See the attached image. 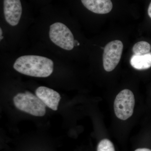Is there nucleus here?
<instances>
[{
  "instance_id": "1",
  "label": "nucleus",
  "mask_w": 151,
  "mask_h": 151,
  "mask_svg": "<svg viewBox=\"0 0 151 151\" xmlns=\"http://www.w3.org/2000/svg\"><path fill=\"white\" fill-rule=\"evenodd\" d=\"M13 67L24 75L45 78L53 72L54 63L52 60L45 57L25 55L18 58L15 61Z\"/></svg>"
},
{
  "instance_id": "2",
  "label": "nucleus",
  "mask_w": 151,
  "mask_h": 151,
  "mask_svg": "<svg viewBox=\"0 0 151 151\" xmlns=\"http://www.w3.org/2000/svg\"><path fill=\"white\" fill-rule=\"evenodd\" d=\"M13 101L17 109L32 116L41 117L46 113V105L36 95L29 92L18 93L14 97Z\"/></svg>"
},
{
  "instance_id": "3",
  "label": "nucleus",
  "mask_w": 151,
  "mask_h": 151,
  "mask_svg": "<svg viewBox=\"0 0 151 151\" xmlns=\"http://www.w3.org/2000/svg\"><path fill=\"white\" fill-rule=\"evenodd\" d=\"M50 40L57 46L66 50H71L75 46L74 37L70 29L62 23H54L50 26Z\"/></svg>"
},
{
  "instance_id": "4",
  "label": "nucleus",
  "mask_w": 151,
  "mask_h": 151,
  "mask_svg": "<svg viewBox=\"0 0 151 151\" xmlns=\"http://www.w3.org/2000/svg\"><path fill=\"white\" fill-rule=\"evenodd\" d=\"M135 100L132 91L122 90L117 95L114 103V109L116 117L125 121L130 118L134 113Z\"/></svg>"
},
{
  "instance_id": "5",
  "label": "nucleus",
  "mask_w": 151,
  "mask_h": 151,
  "mask_svg": "<svg viewBox=\"0 0 151 151\" xmlns=\"http://www.w3.org/2000/svg\"><path fill=\"white\" fill-rule=\"evenodd\" d=\"M123 48V44L119 40L112 41L104 47L103 64L106 71L111 72L116 68L122 57Z\"/></svg>"
},
{
  "instance_id": "6",
  "label": "nucleus",
  "mask_w": 151,
  "mask_h": 151,
  "mask_svg": "<svg viewBox=\"0 0 151 151\" xmlns=\"http://www.w3.org/2000/svg\"><path fill=\"white\" fill-rule=\"evenodd\" d=\"M4 12L6 22L12 26H17L22 12L20 0H4Z\"/></svg>"
},
{
  "instance_id": "7",
  "label": "nucleus",
  "mask_w": 151,
  "mask_h": 151,
  "mask_svg": "<svg viewBox=\"0 0 151 151\" xmlns=\"http://www.w3.org/2000/svg\"><path fill=\"white\" fill-rule=\"evenodd\" d=\"M35 94L48 108L55 111L58 109L61 97L56 91L46 86H40L36 90Z\"/></svg>"
},
{
  "instance_id": "8",
  "label": "nucleus",
  "mask_w": 151,
  "mask_h": 151,
  "mask_svg": "<svg viewBox=\"0 0 151 151\" xmlns=\"http://www.w3.org/2000/svg\"><path fill=\"white\" fill-rule=\"evenodd\" d=\"M83 5L94 13L106 14L113 9L111 0H81Z\"/></svg>"
},
{
  "instance_id": "9",
  "label": "nucleus",
  "mask_w": 151,
  "mask_h": 151,
  "mask_svg": "<svg viewBox=\"0 0 151 151\" xmlns=\"http://www.w3.org/2000/svg\"><path fill=\"white\" fill-rule=\"evenodd\" d=\"M130 63L137 70H145L151 67V52L142 55H134L131 58Z\"/></svg>"
},
{
  "instance_id": "10",
  "label": "nucleus",
  "mask_w": 151,
  "mask_h": 151,
  "mask_svg": "<svg viewBox=\"0 0 151 151\" xmlns=\"http://www.w3.org/2000/svg\"><path fill=\"white\" fill-rule=\"evenodd\" d=\"M151 46L148 42L140 41L135 44L132 48L133 52L135 55H142L150 52Z\"/></svg>"
},
{
  "instance_id": "11",
  "label": "nucleus",
  "mask_w": 151,
  "mask_h": 151,
  "mask_svg": "<svg viewBox=\"0 0 151 151\" xmlns=\"http://www.w3.org/2000/svg\"><path fill=\"white\" fill-rule=\"evenodd\" d=\"M97 151H115V150L111 141L108 139H104L98 144Z\"/></svg>"
},
{
  "instance_id": "12",
  "label": "nucleus",
  "mask_w": 151,
  "mask_h": 151,
  "mask_svg": "<svg viewBox=\"0 0 151 151\" xmlns=\"http://www.w3.org/2000/svg\"><path fill=\"white\" fill-rule=\"evenodd\" d=\"M135 151H151V150L147 148H139L137 149Z\"/></svg>"
},
{
  "instance_id": "13",
  "label": "nucleus",
  "mask_w": 151,
  "mask_h": 151,
  "mask_svg": "<svg viewBox=\"0 0 151 151\" xmlns=\"http://www.w3.org/2000/svg\"><path fill=\"white\" fill-rule=\"evenodd\" d=\"M148 14L149 17L151 18V2L149 5L148 9Z\"/></svg>"
},
{
  "instance_id": "14",
  "label": "nucleus",
  "mask_w": 151,
  "mask_h": 151,
  "mask_svg": "<svg viewBox=\"0 0 151 151\" xmlns=\"http://www.w3.org/2000/svg\"><path fill=\"white\" fill-rule=\"evenodd\" d=\"M3 31L1 28H0V40L1 41L4 38V37L3 36Z\"/></svg>"
}]
</instances>
